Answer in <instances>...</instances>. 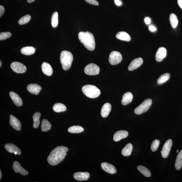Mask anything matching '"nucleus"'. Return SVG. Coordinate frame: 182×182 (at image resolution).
Here are the masks:
<instances>
[{
  "label": "nucleus",
  "instance_id": "1",
  "mask_svg": "<svg viewBox=\"0 0 182 182\" xmlns=\"http://www.w3.org/2000/svg\"><path fill=\"white\" fill-rule=\"evenodd\" d=\"M68 150V148L65 146H57L52 150L48 156V163L52 166L59 164L64 160Z\"/></svg>",
  "mask_w": 182,
  "mask_h": 182
},
{
  "label": "nucleus",
  "instance_id": "2",
  "mask_svg": "<svg viewBox=\"0 0 182 182\" xmlns=\"http://www.w3.org/2000/svg\"><path fill=\"white\" fill-rule=\"evenodd\" d=\"M78 38L87 50L92 51L95 49V39L92 33L88 31L86 32L81 31L79 33Z\"/></svg>",
  "mask_w": 182,
  "mask_h": 182
},
{
  "label": "nucleus",
  "instance_id": "3",
  "mask_svg": "<svg viewBox=\"0 0 182 182\" xmlns=\"http://www.w3.org/2000/svg\"><path fill=\"white\" fill-rule=\"evenodd\" d=\"M73 56L69 51H63L60 54V61L62 69L64 70L69 69L72 65Z\"/></svg>",
  "mask_w": 182,
  "mask_h": 182
},
{
  "label": "nucleus",
  "instance_id": "4",
  "mask_svg": "<svg viewBox=\"0 0 182 182\" xmlns=\"http://www.w3.org/2000/svg\"><path fill=\"white\" fill-rule=\"evenodd\" d=\"M82 90L87 97L91 98H95L99 97L101 91L95 86L87 85L84 86Z\"/></svg>",
  "mask_w": 182,
  "mask_h": 182
},
{
  "label": "nucleus",
  "instance_id": "5",
  "mask_svg": "<svg viewBox=\"0 0 182 182\" xmlns=\"http://www.w3.org/2000/svg\"><path fill=\"white\" fill-rule=\"evenodd\" d=\"M151 99H146L136 108L134 110L136 114H141L147 111L152 104Z\"/></svg>",
  "mask_w": 182,
  "mask_h": 182
},
{
  "label": "nucleus",
  "instance_id": "6",
  "mask_svg": "<svg viewBox=\"0 0 182 182\" xmlns=\"http://www.w3.org/2000/svg\"><path fill=\"white\" fill-rule=\"evenodd\" d=\"M122 56L120 52L113 51L110 54L109 62L111 64L115 65L120 63L122 60Z\"/></svg>",
  "mask_w": 182,
  "mask_h": 182
},
{
  "label": "nucleus",
  "instance_id": "7",
  "mask_svg": "<svg viewBox=\"0 0 182 182\" xmlns=\"http://www.w3.org/2000/svg\"><path fill=\"white\" fill-rule=\"evenodd\" d=\"M100 68L97 65L94 64H88L84 69V72L89 75H95L99 74Z\"/></svg>",
  "mask_w": 182,
  "mask_h": 182
},
{
  "label": "nucleus",
  "instance_id": "8",
  "mask_svg": "<svg viewBox=\"0 0 182 182\" xmlns=\"http://www.w3.org/2000/svg\"><path fill=\"white\" fill-rule=\"evenodd\" d=\"M10 67L14 72L17 73H23L26 72L27 68L24 64L18 62H12L10 65Z\"/></svg>",
  "mask_w": 182,
  "mask_h": 182
},
{
  "label": "nucleus",
  "instance_id": "9",
  "mask_svg": "<svg viewBox=\"0 0 182 182\" xmlns=\"http://www.w3.org/2000/svg\"><path fill=\"white\" fill-rule=\"evenodd\" d=\"M172 145V141L171 139L167 140L165 142L163 146L162 151L161 152L163 158H166L168 156Z\"/></svg>",
  "mask_w": 182,
  "mask_h": 182
},
{
  "label": "nucleus",
  "instance_id": "10",
  "mask_svg": "<svg viewBox=\"0 0 182 182\" xmlns=\"http://www.w3.org/2000/svg\"><path fill=\"white\" fill-rule=\"evenodd\" d=\"M10 124L12 128L15 130L20 131L22 125L20 121L16 117L11 115L10 116Z\"/></svg>",
  "mask_w": 182,
  "mask_h": 182
},
{
  "label": "nucleus",
  "instance_id": "11",
  "mask_svg": "<svg viewBox=\"0 0 182 182\" xmlns=\"http://www.w3.org/2000/svg\"><path fill=\"white\" fill-rule=\"evenodd\" d=\"M102 168L106 172L110 174H113L116 173V169L113 165L109 163L104 162L101 164Z\"/></svg>",
  "mask_w": 182,
  "mask_h": 182
},
{
  "label": "nucleus",
  "instance_id": "12",
  "mask_svg": "<svg viewBox=\"0 0 182 182\" xmlns=\"http://www.w3.org/2000/svg\"><path fill=\"white\" fill-rule=\"evenodd\" d=\"M143 60L141 58H135L132 61L128 67V70L132 71L136 69L143 64Z\"/></svg>",
  "mask_w": 182,
  "mask_h": 182
},
{
  "label": "nucleus",
  "instance_id": "13",
  "mask_svg": "<svg viewBox=\"0 0 182 182\" xmlns=\"http://www.w3.org/2000/svg\"><path fill=\"white\" fill-rule=\"evenodd\" d=\"M12 168L14 171L16 173H19L22 175H26L28 174V172L21 166L20 163L16 161H14Z\"/></svg>",
  "mask_w": 182,
  "mask_h": 182
},
{
  "label": "nucleus",
  "instance_id": "14",
  "mask_svg": "<svg viewBox=\"0 0 182 182\" xmlns=\"http://www.w3.org/2000/svg\"><path fill=\"white\" fill-rule=\"evenodd\" d=\"M167 50L165 48L161 47L159 48L156 55V60L157 62H161L166 57Z\"/></svg>",
  "mask_w": 182,
  "mask_h": 182
},
{
  "label": "nucleus",
  "instance_id": "15",
  "mask_svg": "<svg viewBox=\"0 0 182 182\" xmlns=\"http://www.w3.org/2000/svg\"><path fill=\"white\" fill-rule=\"evenodd\" d=\"M27 90L30 93L37 95L42 90V87L37 84H30L27 87Z\"/></svg>",
  "mask_w": 182,
  "mask_h": 182
},
{
  "label": "nucleus",
  "instance_id": "16",
  "mask_svg": "<svg viewBox=\"0 0 182 182\" xmlns=\"http://www.w3.org/2000/svg\"><path fill=\"white\" fill-rule=\"evenodd\" d=\"M89 177V173L87 172H77L74 173V179L79 181H87Z\"/></svg>",
  "mask_w": 182,
  "mask_h": 182
},
{
  "label": "nucleus",
  "instance_id": "17",
  "mask_svg": "<svg viewBox=\"0 0 182 182\" xmlns=\"http://www.w3.org/2000/svg\"><path fill=\"white\" fill-rule=\"evenodd\" d=\"M5 149L7 151L10 153H17L18 155H20L21 154V151L17 146L12 143L6 144L5 146Z\"/></svg>",
  "mask_w": 182,
  "mask_h": 182
},
{
  "label": "nucleus",
  "instance_id": "18",
  "mask_svg": "<svg viewBox=\"0 0 182 182\" xmlns=\"http://www.w3.org/2000/svg\"><path fill=\"white\" fill-rule=\"evenodd\" d=\"M10 95L12 101L18 107L22 105L23 102L21 98L18 94L14 92L10 91Z\"/></svg>",
  "mask_w": 182,
  "mask_h": 182
},
{
  "label": "nucleus",
  "instance_id": "19",
  "mask_svg": "<svg viewBox=\"0 0 182 182\" xmlns=\"http://www.w3.org/2000/svg\"><path fill=\"white\" fill-rule=\"evenodd\" d=\"M128 135V132L127 131L123 130L119 131L114 134L113 140L115 141L118 142L126 138Z\"/></svg>",
  "mask_w": 182,
  "mask_h": 182
},
{
  "label": "nucleus",
  "instance_id": "20",
  "mask_svg": "<svg viewBox=\"0 0 182 182\" xmlns=\"http://www.w3.org/2000/svg\"><path fill=\"white\" fill-rule=\"evenodd\" d=\"M43 72L47 76H51L53 74V71L50 64L47 62H44L42 65Z\"/></svg>",
  "mask_w": 182,
  "mask_h": 182
},
{
  "label": "nucleus",
  "instance_id": "21",
  "mask_svg": "<svg viewBox=\"0 0 182 182\" xmlns=\"http://www.w3.org/2000/svg\"><path fill=\"white\" fill-rule=\"evenodd\" d=\"M111 110V105L109 103L104 104L101 111V115L104 118H106L110 113Z\"/></svg>",
  "mask_w": 182,
  "mask_h": 182
},
{
  "label": "nucleus",
  "instance_id": "22",
  "mask_svg": "<svg viewBox=\"0 0 182 182\" xmlns=\"http://www.w3.org/2000/svg\"><path fill=\"white\" fill-rule=\"evenodd\" d=\"M133 95L130 92H127L123 95L121 102L123 105H126L132 101Z\"/></svg>",
  "mask_w": 182,
  "mask_h": 182
},
{
  "label": "nucleus",
  "instance_id": "23",
  "mask_svg": "<svg viewBox=\"0 0 182 182\" xmlns=\"http://www.w3.org/2000/svg\"><path fill=\"white\" fill-rule=\"evenodd\" d=\"M117 39L122 41L129 42L131 41V37L128 33L125 31H120L116 34Z\"/></svg>",
  "mask_w": 182,
  "mask_h": 182
},
{
  "label": "nucleus",
  "instance_id": "24",
  "mask_svg": "<svg viewBox=\"0 0 182 182\" xmlns=\"http://www.w3.org/2000/svg\"><path fill=\"white\" fill-rule=\"evenodd\" d=\"M35 48L31 46L24 47L21 50V53L26 55H32L35 53Z\"/></svg>",
  "mask_w": 182,
  "mask_h": 182
},
{
  "label": "nucleus",
  "instance_id": "25",
  "mask_svg": "<svg viewBox=\"0 0 182 182\" xmlns=\"http://www.w3.org/2000/svg\"><path fill=\"white\" fill-rule=\"evenodd\" d=\"M132 145L130 143L127 144L122 150L121 153L122 155L125 156H130L132 151Z\"/></svg>",
  "mask_w": 182,
  "mask_h": 182
},
{
  "label": "nucleus",
  "instance_id": "26",
  "mask_svg": "<svg viewBox=\"0 0 182 182\" xmlns=\"http://www.w3.org/2000/svg\"><path fill=\"white\" fill-rule=\"evenodd\" d=\"M41 114L39 112L35 113L33 116V127L35 129L38 128L40 124V118Z\"/></svg>",
  "mask_w": 182,
  "mask_h": 182
},
{
  "label": "nucleus",
  "instance_id": "27",
  "mask_svg": "<svg viewBox=\"0 0 182 182\" xmlns=\"http://www.w3.org/2000/svg\"><path fill=\"white\" fill-rule=\"evenodd\" d=\"M53 109L54 111L57 113L65 111L66 110V106L61 103H57L54 104Z\"/></svg>",
  "mask_w": 182,
  "mask_h": 182
},
{
  "label": "nucleus",
  "instance_id": "28",
  "mask_svg": "<svg viewBox=\"0 0 182 182\" xmlns=\"http://www.w3.org/2000/svg\"><path fill=\"white\" fill-rule=\"evenodd\" d=\"M41 130L43 131H47L51 128V125L47 120H43L41 123Z\"/></svg>",
  "mask_w": 182,
  "mask_h": 182
},
{
  "label": "nucleus",
  "instance_id": "29",
  "mask_svg": "<svg viewBox=\"0 0 182 182\" xmlns=\"http://www.w3.org/2000/svg\"><path fill=\"white\" fill-rule=\"evenodd\" d=\"M175 167L177 170H179L182 166V150L178 154L175 163Z\"/></svg>",
  "mask_w": 182,
  "mask_h": 182
},
{
  "label": "nucleus",
  "instance_id": "30",
  "mask_svg": "<svg viewBox=\"0 0 182 182\" xmlns=\"http://www.w3.org/2000/svg\"><path fill=\"white\" fill-rule=\"evenodd\" d=\"M169 20H170L171 26L172 28H176L179 23L178 19L176 15L174 14H171L170 18H169Z\"/></svg>",
  "mask_w": 182,
  "mask_h": 182
},
{
  "label": "nucleus",
  "instance_id": "31",
  "mask_svg": "<svg viewBox=\"0 0 182 182\" xmlns=\"http://www.w3.org/2000/svg\"><path fill=\"white\" fill-rule=\"evenodd\" d=\"M69 132L72 133H79L82 132L84 131V129L82 127L77 125V126H73L70 127L68 129Z\"/></svg>",
  "mask_w": 182,
  "mask_h": 182
},
{
  "label": "nucleus",
  "instance_id": "32",
  "mask_svg": "<svg viewBox=\"0 0 182 182\" xmlns=\"http://www.w3.org/2000/svg\"><path fill=\"white\" fill-rule=\"evenodd\" d=\"M170 75L169 73H166L159 77L157 80L158 85H161L168 81L170 78Z\"/></svg>",
  "mask_w": 182,
  "mask_h": 182
},
{
  "label": "nucleus",
  "instance_id": "33",
  "mask_svg": "<svg viewBox=\"0 0 182 182\" xmlns=\"http://www.w3.org/2000/svg\"><path fill=\"white\" fill-rule=\"evenodd\" d=\"M137 169L142 174L145 176L149 177L151 176V172L145 167L142 166H139L137 167Z\"/></svg>",
  "mask_w": 182,
  "mask_h": 182
},
{
  "label": "nucleus",
  "instance_id": "34",
  "mask_svg": "<svg viewBox=\"0 0 182 182\" xmlns=\"http://www.w3.org/2000/svg\"><path fill=\"white\" fill-rule=\"evenodd\" d=\"M58 14L56 12L52 14L51 19V24L52 27L56 28L58 24Z\"/></svg>",
  "mask_w": 182,
  "mask_h": 182
},
{
  "label": "nucleus",
  "instance_id": "35",
  "mask_svg": "<svg viewBox=\"0 0 182 182\" xmlns=\"http://www.w3.org/2000/svg\"><path fill=\"white\" fill-rule=\"evenodd\" d=\"M31 17L30 15H26L23 17L18 21V23L20 25H24L28 23L30 21Z\"/></svg>",
  "mask_w": 182,
  "mask_h": 182
},
{
  "label": "nucleus",
  "instance_id": "36",
  "mask_svg": "<svg viewBox=\"0 0 182 182\" xmlns=\"http://www.w3.org/2000/svg\"><path fill=\"white\" fill-rule=\"evenodd\" d=\"M160 142L157 139L155 140L152 144L151 149L152 152H155L158 149L159 146Z\"/></svg>",
  "mask_w": 182,
  "mask_h": 182
},
{
  "label": "nucleus",
  "instance_id": "37",
  "mask_svg": "<svg viewBox=\"0 0 182 182\" xmlns=\"http://www.w3.org/2000/svg\"><path fill=\"white\" fill-rule=\"evenodd\" d=\"M11 33L9 32H2L0 33V40H5L11 36Z\"/></svg>",
  "mask_w": 182,
  "mask_h": 182
},
{
  "label": "nucleus",
  "instance_id": "38",
  "mask_svg": "<svg viewBox=\"0 0 182 182\" xmlns=\"http://www.w3.org/2000/svg\"><path fill=\"white\" fill-rule=\"evenodd\" d=\"M85 1L92 5L98 6L99 5V3L96 0H85Z\"/></svg>",
  "mask_w": 182,
  "mask_h": 182
},
{
  "label": "nucleus",
  "instance_id": "39",
  "mask_svg": "<svg viewBox=\"0 0 182 182\" xmlns=\"http://www.w3.org/2000/svg\"><path fill=\"white\" fill-rule=\"evenodd\" d=\"M5 9L3 6H0V17H1L5 12Z\"/></svg>",
  "mask_w": 182,
  "mask_h": 182
},
{
  "label": "nucleus",
  "instance_id": "40",
  "mask_svg": "<svg viewBox=\"0 0 182 182\" xmlns=\"http://www.w3.org/2000/svg\"><path fill=\"white\" fill-rule=\"evenodd\" d=\"M149 30L152 32H154L156 30V28L155 27L153 26H150L149 27Z\"/></svg>",
  "mask_w": 182,
  "mask_h": 182
},
{
  "label": "nucleus",
  "instance_id": "41",
  "mask_svg": "<svg viewBox=\"0 0 182 182\" xmlns=\"http://www.w3.org/2000/svg\"><path fill=\"white\" fill-rule=\"evenodd\" d=\"M144 21H145L146 24L148 25L149 24L150 22H151V20H150V18L148 17H146L145 18V19H144Z\"/></svg>",
  "mask_w": 182,
  "mask_h": 182
},
{
  "label": "nucleus",
  "instance_id": "42",
  "mask_svg": "<svg viewBox=\"0 0 182 182\" xmlns=\"http://www.w3.org/2000/svg\"><path fill=\"white\" fill-rule=\"evenodd\" d=\"M115 3L116 5L118 6H120L122 4L120 0H115Z\"/></svg>",
  "mask_w": 182,
  "mask_h": 182
},
{
  "label": "nucleus",
  "instance_id": "43",
  "mask_svg": "<svg viewBox=\"0 0 182 182\" xmlns=\"http://www.w3.org/2000/svg\"><path fill=\"white\" fill-rule=\"evenodd\" d=\"M177 3L179 7L182 10V0H178Z\"/></svg>",
  "mask_w": 182,
  "mask_h": 182
},
{
  "label": "nucleus",
  "instance_id": "44",
  "mask_svg": "<svg viewBox=\"0 0 182 182\" xmlns=\"http://www.w3.org/2000/svg\"><path fill=\"white\" fill-rule=\"evenodd\" d=\"M35 0H27L28 2L29 3H33V2H34Z\"/></svg>",
  "mask_w": 182,
  "mask_h": 182
},
{
  "label": "nucleus",
  "instance_id": "45",
  "mask_svg": "<svg viewBox=\"0 0 182 182\" xmlns=\"http://www.w3.org/2000/svg\"><path fill=\"white\" fill-rule=\"evenodd\" d=\"M2 177V173L1 169L0 170V179H1Z\"/></svg>",
  "mask_w": 182,
  "mask_h": 182
},
{
  "label": "nucleus",
  "instance_id": "46",
  "mask_svg": "<svg viewBox=\"0 0 182 182\" xmlns=\"http://www.w3.org/2000/svg\"><path fill=\"white\" fill-rule=\"evenodd\" d=\"M179 150H177L176 152H179Z\"/></svg>",
  "mask_w": 182,
  "mask_h": 182
},
{
  "label": "nucleus",
  "instance_id": "47",
  "mask_svg": "<svg viewBox=\"0 0 182 182\" xmlns=\"http://www.w3.org/2000/svg\"></svg>",
  "mask_w": 182,
  "mask_h": 182
}]
</instances>
